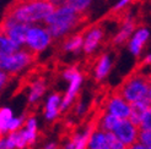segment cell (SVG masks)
Segmentation results:
<instances>
[{
  "instance_id": "4fadbf2b",
  "label": "cell",
  "mask_w": 151,
  "mask_h": 149,
  "mask_svg": "<svg viewBox=\"0 0 151 149\" xmlns=\"http://www.w3.org/2000/svg\"><path fill=\"white\" fill-rule=\"evenodd\" d=\"M19 50L20 48L6 35V33L3 29H0V57L12 55Z\"/></svg>"
},
{
  "instance_id": "6da1fadb",
  "label": "cell",
  "mask_w": 151,
  "mask_h": 149,
  "mask_svg": "<svg viewBox=\"0 0 151 149\" xmlns=\"http://www.w3.org/2000/svg\"><path fill=\"white\" fill-rule=\"evenodd\" d=\"M57 5L40 0H12L6 6L3 18L15 23L29 25L32 22L44 21L55 11Z\"/></svg>"
},
{
  "instance_id": "7a4b0ae2",
  "label": "cell",
  "mask_w": 151,
  "mask_h": 149,
  "mask_svg": "<svg viewBox=\"0 0 151 149\" xmlns=\"http://www.w3.org/2000/svg\"><path fill=\"white\" fill-rule=\"evenodd\" d=\"M88 21V13L75 12L66 6H58L55 11L48 16L44 22L48 26V32L52 38H60Z\"/></svg>"
},
{
  "instance_id": "8992f818",
  "label": "cell",
  "mask_w": 151,
  "mask_h": 149,
  "mask_svg": "<svg viewBox=\"0 0 151 149\" xmlns=\"http://www.w3.org/2000/svg\"><path fill=\"white\" fill-rule=\"evenodd\" d=\"M116 135V137L122 142L125 147H129L138 142V135H139V128L135 125H133L128 118L119 120L116 128L112 131Z\"/></svg>"
},
{
  "instance_id": "2e32d148",
  "label": "cell",
  "mask_w": 151,
  "mask_h": 149,
  "mask_svg": "<svg viewBox=\"0 0 151 149\" xmlns=\"http://www.w3.org/2000/svg\"><path fill=\"white\" fill-rule=\"evenodd\" d=\"M88 149H107V140H106V135L103 131H96L92 132L91 137L87 143Z\"/></svg>"
},
{
  "instance_id": "484cf974",
  "label": "cell",
  "mask_w": 151,
  "mask_h": 149,
  "mask_svg": "<svg viewBox=\"0 0 151 149\" xmlns=\"http://www.w3.org/2000/svg\"><path fill=\"white\" fill-rule=\"evenodd\" d=\"M12 77H14L12 73H9V72H5L3 70H0V91H1L3 88H5V86L11 81Z\"/></svg>"
},
{
  "instance_id": "d6986e66",
  "label": "cell",
  "mask_w": 151,
  "mask_h": 149,
  "mask_svg": "<svg viewBox=\"0 0 151 149\" xmlns=\"http://www.w3.org/2000/svg\"><path fill=\"white\" fill-rule=\"evenodd\" d=\"M12 111L7 108L0 109V138H1L9 128V123L12 120Z\"/></svg>"
},
{
  "instance_id": "277c9868",
  "label": "cell",
  "mask_w": 151,
  "mask_h": 149,
  "mask_svg": "<svg viewBox=\"0 0 151 149\" xmlns=\"http://www.w3.org/2000/svg\"><path fill=\"white\" fill-rule=\"evenodd\" d=\"M37 57H38V54L32 51L31 49H21L16 53H14L12 55L0 57V69L5 72L15 74L17 71L36 61Z\"/></svg>"
},
{
  "instance_id": "8fae6325",
  "label": "cell",
  "mask_w": 151,
  "mask_h": 149,
  "mask_svg": "<svg viewBox=\"0 0 151 149\" xmlns=\"http://www.w3.org/2000/svg\"><path fill=\"white\" fill-rule=\"evenodd\" d=\"M138 22H139L138 20L132 18V17H129L125 22H123L122 29L117 33V35L112 39L111 43L113 44V45H122V44H124L128 39H129V37L134 32V29L138 27V25H139Z\"/></svg>"
},
{
  "instance_id": "ffe728a7",
  "label": "cell",
  "mask_w": 151,
  "mask_h": 149,
  "mask_svg": "<svg viewBox=\"0 0 151 149\" xmlns=\"http://www.w3.org/2000/svg\"><path fill=\"white\" fill-rule=\"evenodd\" d=\"M90 3H91V0H64V6L69 7L75 12L84 13L86 12Z\"/></svg>"
},
{
  "instance_id": "5bb4252c",
  "label": "cell",
  "mask_w": 151,
  "mask_h": 149,
  "mask_svg": "<svg viewBox=\"0 0 151 149\" xmlns=\"http://www.w3.org/2000/svg\"><path fill=\"white\" fill-rule=\"evenodd\" d=\"M147 38H149V31L146 28H141L137 32V34L134 35V38L132 39V42L129 44V49L134 55L138 56L140 54L142 45H144V43L147 40Z\"/></svg>"
},
{
  "instance_id": "f1b7e54d",
  "label": "cell",
  "mask_w": 151,
  "mask_h": 149,
  "mask_svg": "<svg viewBox=\"0 0 151 149\" xmlns=\"http://www.w3.org/2000/svg\"><path fill=\"white\" fill-rule=\"evenodd\" d=\"M0 149H7L6 139H0Z\"/></svg>"
},
{
  "instance_id": "3957f363",
  "label": "cell",
  "mask_w": 151,
  "mask_h": 149,
  "mask_svg": "<svg viewBox=\"0 0 151 149\" xmlns=\"http://www.w3.org/2000/svg\"><path fill=\"white\" fill-rule=\"evenodd\" d=\"M150 84L151 73H144L139 70H133V72L118 87L116 93L130 105L133 103L147 98Z\"/></svg>"
},
{
  "instance_id": "4dcf8cb0",
  "label": "cell",
  "mask_w": 151,
  "mask_h": 149,
  "mask_svg": "<svg viewBox=\"0 0 151 149\" xmlns=\"http://www.w3.org/2000/svg\"><path fill=\"white\" fill-rule=\"evenodd\" d=\"M40 1H46V3H53L54 4V1H59V0H40Z\"/></svg>"
},
{
  "instance_id": "d4e9b609",
  "label": "cell",
  "mask_w": 151,
  "mask_h": 149,
  "mask_svg": "<svg viewBox=\"0 0 151 149\" xmlns=\"http://www.w3.org/2000/svg\"><path fill=\"white\" fill-rule=\"evenodd\" d=\"M140 130H151V106L146 110V113L142 116V120L139 126Z\"/></svg>"
},
{
  "instance_id": "cb8c5ba5",
  "label": "cell",
  "mask_w": 151,
  "mask_h": 149,
  "mask_svg": "<svg viewBox=\"0 0 151 149\" xmlns=\"http://www.w3.org/2000/svg\"><path fill=\"white\" fill-rule=\"evenodd\" d=\"M138 142L151 149V130H140L138 135Z\"/></svg>"
},
{
  "instance_id": "9a60e30c",
  "label": "cell",
  "mask_w": 151,
  "mask_h": 149,
  "mask_svg": "<svg viewBox=\"0 0 151 149\" xmlns=\"http://www.w3.org/2000/svg\"><path fill=\"white\" fill-rule=\"evenodd\" d=\"M60 111V94L54 93L49 96L46 106V117L48 120H53Z\"/></svg>"
},
{
  "instance_id": "83f0119b",
  "label": "cell",
  "mask_w": 151,
  "mask_h": 149,
  "mask_svg": "<svg viewBox=\"0 0 151 149\" xmlns=\"http://www.w3.org/2000/svg\"><path fill=\"white\" fill-rule=\"evenodd\" d=\"M127 149H149V148H146L145 145H142V144L139 143V142H135L134 144H132V145H129V147H127Z\"/></svg>"
},
{
  "instance_id": "4316f807",
  "label": "cell",
  "mask_w": 151,
  "mask_h": 149,
  "mask_svg": "<svg viewBox=\"0 0 151 149\" xmlns=\"http://www.w3.org/2000/svg\"><path fill=\"white\" fill-rule=\"evenodd\" d=\"M22 122H24V117L12 118V120L10 121V123H9V128H7V132H15V131H17L21 127Z\"/></svg>"
},
{
  "instance_id": "603a6c76",
  "label": "cell",
  "mask_w": 151,
  "mask_h": 149,
  "mask_svg": "<svg viewBox=\"0 0 151 149\" xmlns=\"http://www.w3.org/2000/svg\"><path fill=\"white\" fill-rule=\"evenodd\" d=\"M108 149H127V147L116 137L113 132H104Z\"/></svg>"
},
{
  "instance_id": "5b68a950",
  "label": "cell",
  "mask_w": 151,
  "mask_h": 149,
  "mask_svg": "<svg viewBox=\"0 0 151 149\" xmlns=\"http://www.w3.org/2000/svg\"><path fill=\"white\" fill-rule=\"evenodd\" d=\"M52 42V35L48 32L47 28L42 27H32L28 29L27 38H26V44L28 45V49L38 54L46 48L48 44Z\"/></svg>"
},
{
  "instance_id": "7c38bea8",
  "label": "cell",
  "mask_w": 151,
  "mask_h": 149,
  "mask_svg": "<svg viewBox=\"0 0 151 149\" xmlns=\"http://www.w3.org/2000/svg\"><path fill=\"white\" fill-rule=\"evenodd\" d=\"M81 81H82V74L78 71L70 81V87H69V89H68V93L65 94L62 104H60V110H64L70 105V103L73 101V99L75 98V95H76V93H78V89L81 84Z\"/></svg>"
},
{
  "instance_id": "f546056e",
  "label": "cell",
  "mask_w": 151,
  "mask_h": 149,
  "mask_svg": "<svg viewBox=\"0 0 151 149\" xmlns=\"http://www.w3.org/2000/svg\"><path fill=\"white\" fill-rule=\"evenodd\" d=\"M44 149H57V147H55V144H53V143H52V144H48Z\"/></svg>"
},
{
  "instance_id": "9c48e42d",
  "label": "cell",
  "mask_w": 151,
  "mask_h": 149,
  "mask_svg": "<svg viewBox=\"0 0 151 149\" xmlns=\"http://www.w3.org/2000/svg\"><path fill=\"white\" fill-rule=\"evenodd\" d=\"M29 28H31L29 25L15 23V25H12V26H10L9 28H7L5 31V33L20 48L21 45L26 44V38H27V33H28Z\"/></svg>"
},
{
  "instance_id": "52a82bcc",
  "label": "cell",
  "mask_w": 151,
  "mask_h": 149,
  "mask_svg": "<svg viewBox=\"0 0 151 149\" xmlns=\"http://www.w3.org/2000/svg\"><path fill=\"white\" fill-rule=\"evenodd\" d=\"M107 110H108V114L120 118V120H123V118L129 117L130 105L122 98V96L118 95L114 92L107 101Z\"/></svg>"
},
{
  "instance_id": "44dd1931",
  "label": "cell",
  "mask_w": 151,
  "mask_h": 149,
  "mask_svg": "<svg viewBox=\"0 0 151 149\" xmlns=\"http://www.w3.org/2000/svg\"><path fill=\"white\" fill-rule=\"evenodd\" d=\"M25 137L27 140V144H32L36 140V135H37V126H36V120L33 117H29L26 123V128L24 130Z\"/></svg>"
},
{
  "instance_id": "30bf717a",
  "label": "cell",
  "mask_w": 151,
  "mask_h": 149,
  "mask_svg": "<svg viewBox=\"0 0 151 149\" xmlns=\"http://www.w3.org/2000/svg\"><path fill=\"white\" fill-rule=\"evenodd\" d=\"M104 37V29L102 27H91V29L86 33L84 39V51L86 54H91L101 43Z\"/></svg>"
},
{
  "instance_id": "ac0fdd59",
  "label": "cell",
  "mask_w": 151,
  "mask_h": 149,
  "mask_svg": "<svg viewBox=\"0 0 151 149\" xmlns=\"http://www.w3.org/2000/svg\"><path fill=\"white\" fill-rule=\"evenodd\" d=\"M46 91V83H44L43 78H38L36 79L32 86H31V93H29V103H35L37 99H40V96L44 93Z\"/></svg>"
},
{
  "instance_id": "e0dca14e",
  "label": "cell",
  "mask_w": 151,
  "mask_h": 149,
  "mask_svg": "<svg viewBox=\"0 0 151 149\" xmlns=\"http://www.w3.org/2000/svg\"><path fill=\"white\" fill-rule=\"evenodd\" d=\"M111 69V61H109V57L108 55L103 54L99 61H97V65L95 67V73H96V81H101L102 78L106 77V74L108 73Z\"/></svg>"
},
{
  "instance_id": "1f68e13d",
  "label": "cell",
  "mask_w": 151,
  "mask_h": 149,
  "mask_svg": "<svg viewBox=\"0 0 151 149\" xmlns=\"http://www.w3.org/2000/svg\"><path fill=\"white\" fill-rule=\"evenodd\" d=\"M149 98L151 100V84H150V89H149Z\"/></svg>"
},
{
  "instance_id": "7402d4cb",
  "label": "cell",
  "mask_w": 151,
  "mask_h": 149,
  "mask_svg": "<svg viewBox=\"0 0 151 149\" xmlns=\"http://www.w3.org/2000/svg\"><path fill=\"white\" fill-rule=\"evenodd\" d=\"M120 118L113 116L111 114H106L103 118L101 120V131L103 132H112L116 128V126L118 125Z\"/></svg>"
},
{
  "instance_id": "ba28073f",
  "label": "cell",
  "mask_w": 151,
  "mask_h": 149,
  "mask_svg": "<svg viewBox=\"0 0 151 149\" xmlns=\"http://www.w3.org/2000/svg\"><path fill=\"white\" fill-rule=\"evenodd\" d=\"M150 106H151V100H150L149 96H147V98H145V99L140 100V101L130 104V114H129L128 120H129L133 125H135L139 128L140 122L142 120V116H144V114L146 113V110Z\"/></svg>"
}]
</instances>
